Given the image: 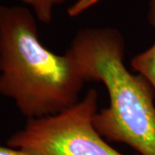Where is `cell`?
Instances as JSON below:
<instances>
[{
    "label": "cell",
    "mask_w": 155,
    "mask_h": 155,
    "mask_svg": "<svg viewBox=\"0 0 155 155\" xmlns=\"http://www.w3.org/2000/svg\"><path fill=\"white\" fill-rule=\"evenodd\" d=\"M100 1L101 0H77L67 9V14L70 17H78Z\"/></svg>",
    "instance_id": "cell-6"
},
{
    "label": "cell",
    "mask_w": 155,
    "mask_h": 155,
    "mask_svg": "<svg viewBox=\"0 0 155 155\" xmlns=\"http://www.w3.org/2000/svg\"><path fill=\"white\" fill-rule=\"evenodd\" d=\"M27 7L0 5V94L27 119L53 116L74 105L85 83L73 59L40 41Z\"/></svg>",
    "instance_id": "cell-1"
},
{
    "label": "cell",
    "mask_w": 155,
    "mask_h": 155,
    "mask_svg": "<svg viewBox=\"0 0 155 155\" xmlns=\"http://www.w3.org/2000/svg\"><path fill=\"white\" fill-rule=\"evenodd\" d=\"M24 5L32 8L36 19L44 23H49L53 20L54 10L56 6L64 4L66 0H20Z\"/></svg>",
    "instance_id": "cell-5"
},
{
    "label": "cell",
    "mask_w": 155,
    "mask_h": 155,
    "mask_svg": "<svg viewBox=\"0 0 155 155\" xmlns=\"http://www.w3.org/2000/svg\"><path fill=\"white\" fill-rule=\"evenodd\" d=\"M98 94L91 89L74 105L53 116L27 119L7 146L27 155H124L113 148L94 127Z\"/></svg>",
    "instance_id": "cell-3"
},
{
    "label": "cell",
    "mask_w": 155,
    "mask_h": 155,
    "mask_svg": "<svg viewBox=\"0 0 155 155\" xmlns=\"http://www.w3.org/2000/svg\"><path fill=\"white\" fill-rule=\"evenodd\" d=\"M67 53L85 82H101L109 94L94 127L104 138L127 145L140 155H155V91L124 64L125 41L112 27L78 30Z\"/></svg>",
    "instance_id": "cell-2"
},
{
    "label": "cell",
    "mask_w": 155,
    "mask_h": 155,
    "mask_svg": "<svg viewBox=\"0 0 155 155\" xmlns=\"http://www.w3.org/2000/svg\"><path fill=\"white\" fill-rule=\"evenodd\" d=\"M147 18L150 24L155 28V0L149 1ZM130 63L134 70L143 76L155 91V42L147 49L136 54Z\"/></svg>",
    "instance_id": "cell-4"
},
{
    "label": "cell",
    "mask_w": 155,
    "mask_h": 155,
    "mask_svg": "<svg viewBox=\"0 0 155 155\" xmlns=\"http://www.w3.org/2000/svg\"><path fill=\"white\" fill-rule=\"evenodd\" d=\"M0 155H27L22 150L14 148L11 147H4L0 145Z\"/></svg>",
    "instance_id": "cell-7"
}]
</instances>
